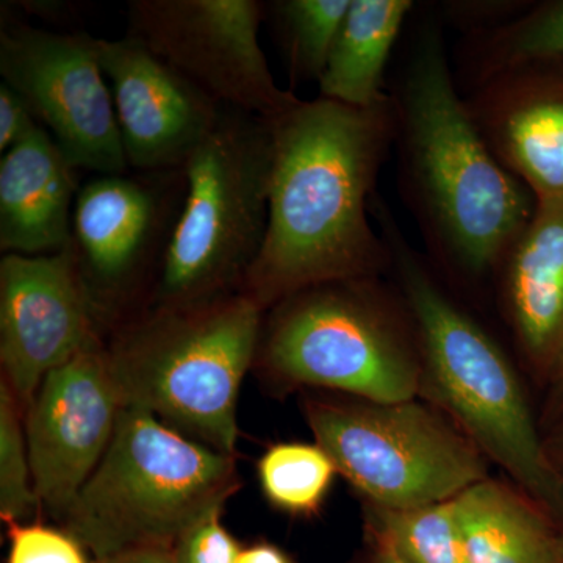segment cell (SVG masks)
<instances>
[{"label":"cell","mask_w":563,"mask_h":563,"mask_svg":"<svg viewBox=\"0 0 563 563\" xmlns=\"http://www.w3.org/2000/svg\"><path fill=\"white\" fill-rule=\"evenodd\" d=\"M268 121V229L240 292L262 310L313 285L379 277L390 247L369 221L374 187L395 146L390 95L372 107L317 98Z\"/></svg>","instance_id":"obj_1"},{"label":"cell","mask_w":563,"mask_h":563,"mask_svg":"<svg viewBox=\"0 0 563 563\" xmlns=\"http://www.w3.org/2000/svg\"><path fill=\"white\" fill-rule=\"evenodd\" d=\"M410 0H351L320 81V98L351 107H372L387 98L384 77Z\"/></svg>","instance_id":"obj_19"},{"label":"cell","mask_w":563,"mask_h":563,"mask_svg":"<svg viewBox=\"0 0 563 563\" xmlns=\"http://www.w3.org/2000/svg\"><path fill=\"white\" fill-rule=\"evenodd\" d=\"M80 185L51 133L36 129L0 158V251L44 255L65 251Z\"/></svg>","instance_id":"obj_17"},{"label":"cell","mask_w":563,"mask_h":563,"mask_svg":"<svg viewBox=\"0 0 563 563\" xmlns=\"http://www.w3.org/2000/svg\"><path fill=\"white\" fill-rule=\"evenodd\" d=\"M262 310L243 292L152 307L106 339L124 407L146 410L185 435L235 455L240 390L254 368Z\"/></svg>","instance_id":"obj_4"},{"label":"cell","mask_w":563,"mask_h":563,"mask_svg":"<svg viewBox=\"0 0 563 563\" xmlns=\"http://www.w3.org/2000/svg\"><path fill=\"white\" fill-rule=\"evenodd\" d=\"M99 60L131 172L184 168L224 107L132 36L99 38Z\"/></svg>","instance_id":"obj_14"},{"label":"cell","mask_w":563,"mask_h":563,"mask_svg":"<svg viewBox=\"0 0 563 563\" xmlns=\"http://www.w3.org/2000/svg\"><path fill=\"white\" fill-rule=\"evenodd\" d=\"M38 128V121L33 117L24 99L2 81L0 84V152L5 154Z\"/></svg>","instance_id":"obj_27"},{"label":"cell","mask_w":563,"mask_h":563,"mask_svg":"<svg viewBox=\"0 0 563 563\" xmlns=\"http://www.w3.org/2000/svg\"><path fill=\"white\" fill-rule=\"evenodd\" d=\"M354 563H404L395 551L379 540L365 536V547Z\"/></svg>","instance_id":"obj_31"},{"label":"cell","mask_w":563,"mask_h":563,"mask_svg":"<svg viewBox=\"0 0 563 563\" xmlns=\"http://www.w3.org/2000/svg\"><path fill=\"white\" fill-rule=\"evenodd\" d=\"M252 369L280 391L318 388L373 402L420 396L412 317L379 277L325 282L274 303Z\"/></svg>","instance_id":"obj_5"},{"label":"cell","mask_w":563,"mask_h":563,"mask_svg":"<svg viewBox=\"0 0 563 563\" xmlns=\"http://www.w3.org/2000/svg\"><path fill=\"white\" fill-rule=\"evenodd\" d=\"M466 107L504 168L539 199H563V84L540 62L510 66L474 85Z\"/></svg>","instance_id":"obj_15"},{"label":"cell","mask_w":563,"mask_h":563,"mask_svg":"<svg viewBox=\"0 0 563 563\" xmlns=\"http://www.w3.org/2000/svg\"><path fill=\"white\" fill-rule=\"evenodd\" d=\"M339 476L331 455L314 443L282 442L266 448L257 477L266 501L295 518L320 514Z\"/></svg>","instance_id":"obj_22"},{"label":"cell","mask_w":563,"mask_h":563,"mask_svg":"<svg viewBox=\"0 0 563 563\" xmlns=\"http://www.w3.org/2000/svg\"><path fill=\"white\" fill-rule=\"evenodd\" d=\"M351 0H276L266 3L280 35L292 84L320 81Z\"/></svg>","instance_id":"obj_23"},{"label":"cell","mask_w":563,"mask_h":563,"mask_svg":"<svg viewBox=\"0 0 563 563\" xmlns=\"http://www.w3.org/2000/svg\"><path fill=\"white\" fill-rule=\"evenodd\" d=\"M9 526L7 563H90L84 544L66 529L41 523Z\"/></svg>","instance_id":"obj_25"},{"label":"cell","mask_w":563,"mask_h":563,"mask_svg":"<svg viewBox=\"0 0 563 563\" xmlns=\"http://www.w3.org/2000/svg\"><path fill=\"white\" fill-rule=\"evenodd\" d=\"M504 312L532 373L563 383V199H539L499 266Z\"/></svg>","instance_id":"obj_16"},{"label":"cell","mask_w":563,"mask_h":563,"mask_svg":"<svg viewBox=\"0 0 563 563\" xmlns=\"http://www.w3.org/2000/svg\"><path fill=\"white\" fill-rule=\"evenodd\" d=\"M372 211L390 247L421 355L422 401L446 415L512 484L563 526V485L518 373L483 325L437 284L380 196Z\"/></svg>","instance_id":"obj_3"},{"label":"cell","mask_w":563,"mask_h":563,"mask_svg":"<svg viewBox=\"0 0 563 563\" xmlns=\"http://www.w3.org/2000/svg\"><path fill=\"white\" fill-rule=\"evenodd\" d=\"M307 426L363 504L410 509L446 501L488 477V462L437 407L310 396Z\"/></svg>","instance_id":"obj_8"},{"label":"cell","mask_w":563,"mask_h":563,"mask_svg":"<svg viewBox=\"0 0 563 563\" xmlns=\"http://www.w3.org/2000/svg\"><path fill=\"white\" fill-rule=\"evenodd\" d=\"M221 515L211 514L181 533L173 547L176 563H236L242 547L222 525Z\"/></svg>","instance_id":"obj_26"},{"label":"cell","mask_w":563,"mask_h":563,"mask_svg":"<svg viewBox=\"0 0 563 563\" xmlns=\"http://www.w3.org/2000/svg\"><path fill=\"white\" fill-rule=\"evenodd\" d=\"M390 96L402 196L432 255L472 279L498 274L537 199L477 131L455 88L439 21L417 33Z\"/></svg>","instance_id":"obj_2"},{"label":"cell","mask_w":563,"mask_h":563,"mask_svg":"<svg viewBox=\"0 0 563 563\" xmlns=\"http://www.w3.org/2000/svg\"><path fill=\"white\" fill-rule=\"evenodd\" d=\"M363 520L365 536L404 563H468L455 498L410 509L363 504Z\"/></svg>","instance_id":"obj_20"},{"label":"cell","mask_w":563,"mask_h":563,"mask_svg":"<svg viewBox=\"0 0 563 563\" xmlns=\"http://www.w3.org/2000/svg\"><path fill=\"white\" fill-rule=\"evenodd\" d=\"M257 0H132L128 33L222 107L273 120L301 99L274 79Z\"/></svg>","instance_id":"obj_10"},{"label":"cell","mask_w":563,"mask_h":563,"mask_svg":"<svg viewBox=\"0 0 563 563\" xmlns=\"http://www.w3.org/2000/svg\"><path fill=\"white\" fill-rule=\"evenodd\" d=\"M99 340L106 336L70 246L55 254L2 255L0 365L24 412L47 374Z\"/></svg>","instance_id":"obj_13"},{"label":"cell","mask_w":563,"mask_h":563,"mask_svg":"<svg viewBox=\"0 0 563 563\" xmlns=\"http://www.w3.org/2000/svg\"><path fill=\"white\" fill-rule=\"evenodd\" d=\"M554 387L555 395L542 437L548 457L563 485V383L555 384Z\"/></svg>","instance_id":"obj_28"},{"label":"cell","mask_w":563,"mask_h":563,"mask_svg":"<svg viewBox=\"0 0 563 563\" xmlns=\"http://www.w3.org/2000/svg\"><path fill=\"white\" fill-rule=\"evenodd\" d=\"M462 57L473 87L510 66L563 62V2L548 3L490 31L470 33Z\"/></svg>","instance_id":"obj_21"},{"label":"cell","mask_w":563,"mask_h":563,"mask_svg":"<svg viewBox=\"0 0 563 563\" xmlns=\"http://www.w3.org/2000/svg\"><path fill=\"white\" fill-rule=\"evenodd\" d=\"M185 195L184 168L96 176L81 185L69 246L106 339L150 307Z\"/></svg>","instance_id":"obj_9"},{"label":"cell","mask_w":563,"mask_h":563,"mask_svg":"<svg viewBox=\"0 0 563 563\" xmlns=\"http://www.w3.org/2000/svg\"><path fill=\"white\" fill-rule=\"evenodd\" d=\"M236 563H296L280 547L269 542L247 544L240 551Z\"/></svg>","instance_id":"obj_30"},{"label":"cell","mask_w":563,"mask_h":563,"mask_svg":"<svg viewBox=\"0 0 563 563\" xmlns=\"http://www.w3.org/2000/svg\"><path fill=\"white\" fill-rule=\"evenodd\" d=\"M242 487L221 453L136 407H124L109 450L63 525L95 559L136 547L173 548Z\"/></svg>","instance_id":"obj_6"},{"label":"cell","mask_w":563,"mask_h":563,"mask_svg":"<svg viewBox=\"0 0 563 563\" xmlns=\"http://www.w3.org/2000/svg\"><path fill=\"white\" fill-rule=\"evenodd\" d=\"M0 76L70 165L98 176L131 172L99 38L18 24L0 32Z\"/></svg>","instance_id":"obj_11"},{"label":"cell","mask_w":563,"mask_h":563,"mask_svg":"<svg viewBox=\"0 0 563 563\" xmlns=\"http://www.w3.org/2000/svg\"><path fill=\"white\" fill-rule=\"evenodd\" d=\"M272 169L268 121L224 107L185 163L187 195L147 309L242 290L268 229Z\"/></svg>","instance_id":"obj_7"},{"label":"cell","mask_w":563,"mask_h":563,"mask_svg":"<svg viewBox=\"0 0 563 563\" xmlns=\"http://www.w3.org/2000/svg\"><path fill=\"white\" fill-rule=\"evenodd\" d=\"M455 504L468 563H563V526L517 485L488 476Z\"/></svg>","instance_id":"obj_18"},{"label":"cell","mask_w":563,"mask_h":563,"mask_svg":"<svg viewBox=\"0 0 563 563\" xmlns=\"http://www.w3.org/2000/svg\"><path fill=\"white\" fill-rule=\"evenodd\" d=\"M92 563H176V561H174L173 548L136 547L95 559Z\"/></svg>","instance_id":"obj_29"},{"label":"cell","mask_w":563,"mask_h":563,"mask_svg":"<svg viewBox=\"0 0 563 563\" xmlns=\"http://www.w3.org/2000/svg\"><path fill=\"white\" fill-rule=\"evenodd\" d=\"M25 412L14 393L0 383V518L3 523H25L41 503L33 485L25 439Z\"/></svg>","instance_id":"obj_24"},{"label":"cell","mask_w":563,"mask_h":563,"mask_svg":"<svg viewBox=\"0 0 563 563\" xmlns=\"http://www.w3.org/2000/svg\"><path fill=\"white\" fill-rule=\"evenodd\" d=\"M124 409L106 340L47 374L24 424L41 507L63 520L109 450Z\"/></svg>","instance_id":"obj_12"}]
</instances>
